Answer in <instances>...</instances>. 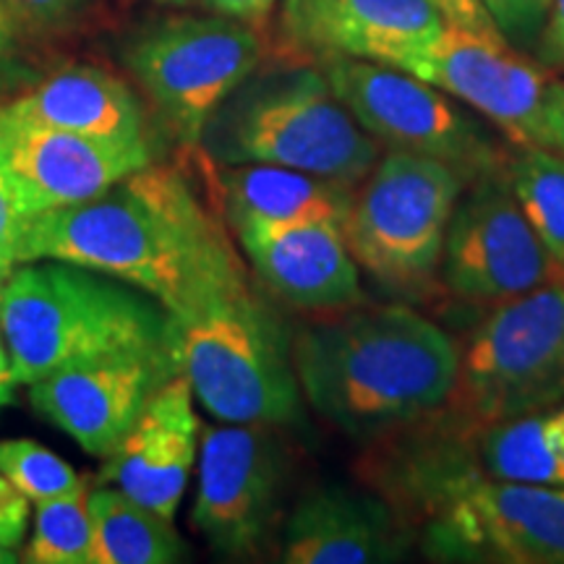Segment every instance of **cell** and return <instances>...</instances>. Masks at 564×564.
I'll return each instance as SVG.
<instances>
[{
	"label": "cell",
	"instance_id": "obj_1",
	"mask_svg": "<svg viewBox=\"0 0 564 564\" xmlns=\"http://www.w3.org/2000/svg\"><path fill=\"white\" fill-rule=\"evenodd\" d=\"M19 262H68L110 274L188 316L251 285L220 209L175 167L147 165L95 199L32 217Z\"/></svg>",
	"mask_w": 564,
	"mask_h": 564
},
{
	"label": "cell",
	"instance_id": "obj_2",
	"mask_svg": "<svg viewBox=\"0 0 564 564\" xmlns=\"http://www.w3.org/2000/svg\"><path fill=\"white\" fill-rule=\"evenodd\" d=\"M303 400L358 440L440 413L457 382V345L403 303L345 308L293 337Z\"/></svg>",
	"mask_w": 564,
	"mask_h": 564
},
{
	"label": "cell",
	"instance_id": "obj_3",
	"mask_svg": "<svg viewBox=\"0 0 564 564\" xmlns=\"http://www.w3.org/2000/svg\"><path fill=\"white\" fill-rule=\"evenodd\" d=\"M0 327L17 384L118 352H173L175 322L129 282L87 267L21 262L0 293Z\"/></svg>",
	"mask_w": 564,
	"mask_h": 564
},
{
	"label": "cell",
	"instance_id": "obj_4",
	"mask_svg": "<svg viewBox=\"0 0 564 564\" xmlns=\"http://www.w3.org/2000/svg\"><path fill=\"white\" fill-rule=\"evenodd\" d=\"M199 152L212 165H280L358 186L382 158L337 100L322 68H285L246 79L204 126Z\"/></svg>",
	"mask_w": 564,
	"mask_h": 564
},
{
	"label": "cell",
	"instance_id": "obj_5",
	"mask_svg": "<svg viewBox=\"0 0 564 564\" xmlns=\"http://www.w3.org/2000/svg\"><path fill=\"white\" fill-rule=\"evenodd\" d=\"M173 322L178 371L217 421L278 429L303 419L293 340L251 285Z\"/></svg>",
	"mask_w": 564,
	"mask_h": 564
},
{
	"label": "cell",
	"instance_id": "obj_6",
	"mask_svg": "<svg viewBox=\"0 0 564 564\" xmlns=\"http://www.w3.org/2000/svg\"><path fill=\"white\" fill-rule=\"evenodd\" d=\"M564 403V285H544L494 306L457 348L447 408L481 432Z\"/></svg>",
	"mask_w": 564,
	"mask_h": 564
},
{
	"label": "cell",
	"instance_id": "obj_7",
	"mask_svg": "<svg viewBox=\"0 0 564 564\" xmlns=\"http://www.w3.org/2000/svg\"><path fill=\"white\" fill-rule=\"evenodd\" d=\"M463 188L465 178L447 162L387 150L352 192L343 225L356 264L390 291L432 285Z\"/></svg>",
	"mask_w": 564,
	"mask_h": 564
},
{
	"label": "cell",
	"instance_id": "obj_8",
	"mask_svg": "<svg viewBox=\"0 0 564 564\" xmlns=\"http://www.w3.org/2000/svg\"><path fill=\"white\" fill-rule=\"evenodd\" d=\"M319 66L337 100L379 147L447 162L465 183L502 171L510 158L460 100L403 68L358 58H327Z\"/></svg>",
	"mask_w": 564,
	"mask_h": 564
},
{
	"label": "cell",
	"instance_id": "obj_9",
	"mask_svg": "<svg viewBox=\"0 0 564 564\" xmlns=\"http://www.w3.org/2000/svg\"><path fill=\"white\" fill-rule=\"evenodd\" d=\"M262 42L230 17H178L141 32L126 63L186 150H199L204 126L253 74Z\"/></svg>",
	"mask_w": 564,
	"mask_h": 564
},
{
	"label": "cell",
	"instance_id": "obj_10",
	"mask_svg": "<svg viewBox=\"0 0 564 564\" xmlns=\"http://www.w3.org/2000/svg\"><path fill=\"white\" fill-rule=\"evenodd\" d=\"M423 552L442 562L564 564V489L486 476L444 486L423 518Z\"/></svg>",
	"mask_w": 564,
	"mask_h": 564
},
{
	"label": "cell",
	"instance_id": "obj_11",
	"mask_svg": "<svg viewBox=\"0 0 564 564\" xmlns=\"http://www.w3.org/2000/svg\"><path fill=\"white\" fill-rule=\"evenodd\" d=\"M288 455L272 426L223 423L199 444V489L192 523L209 546L253 560L280 541L285 523Z\"/></svg>",
	"mask_w": 564,
	"mask_h": 564
},
{
	"label": "cell",
	"instance_id": "obj_12",
	"mask_svg": "<svg viewBox=\"0 0 564 564\" xmlns=\"http://www.w3.org/2000/svg\"><path fill=\"white\" fill-rule=\"evenodd\" d=\"M440 272L442 285L470 306L494 308L535 288L564 285V264L535 238L505 167L465 183L444 238Z\"/></svg>",
	"mask_w": 564,
	"mask_h": 564
},
{
	"label": "cell",
	"instance_id": "obj_13",
	"mask_svg": "<svg viewBox=\"0 0 564 564\" xmlns=\"http://www.w3.org/2000/svg\"><path fill=\"white\" fill-rule=\"evenodd\" d=\"M398 68L434 84L491 121L510 144L541 147V108L554 70L528 58L499 32L444 21Z\"/></svg>",
	"mask_w": 564,
	"mask_h": 564
},
{
	"label": "cell",
	"instance_id": "obj_14",
	"mask_svg": "<svg viewBox=\"0 0 564 564\" xmlns=\"http://www.w3.org/2000/svg\"><path fill=\"white\" fill-rule=\"evenodd\" d=\"M175 373L173 352H118L47 373L30 384V400L89 455L110 457Z\"/></svg>",
	"mask_w": 564,
	"mask_h": 564
},
{
	"label": "cell",
	"instance_id": "obj_15",
	"mask_svg": "<svg viewBox=\"0 0 564 564\" xmlns=\"http://www.w3.org/2000/svg\"><path fill=\"white\" fill-rule=\"evenodd\" d=\"M0 160L32 217L74 207L152 165L150 144H116L0 112Z\"/></svg>",
	"mask_w": 564,
	"mask_h": 564
},
{
	"label": "cell",
	"instance_id": "obj_16",
	"mask_svg": "<svg viewBox=\"0 0 564 564\" xmlns=\"http://www.w3.org/2000/svg\"><path fill=\"white\" fill-rule=\"evenodd\" d=\"M429 0H282L288 47L308 58H358L394 66L442 30Z\"/></svg>",
	"mask_w": 564,
	"mask_h": 564
},
{
	"label": "cell",
	"instance_id": "obj_17",
	"mask_svg": "<svg viewBox=\"0 0 564 564\" xmlns=\"http://www.w3.org/2000/svg\"><path fill=\"white\" fill-rule=\"evenodd\" d=\"M232 230L253 272L288 306L345 312L364 303L358 264L335 225L251 220Z\"/></svg>",
	"mask_w": 564,
	"mask_h": 564
},
{
	"label": "cell",
	"instance_id": "obj_18",
	"mask_svg": "<svg viewBox=\"0 0 564 564\" xmlns=\"http://www.w3.org/2000/svg\"><path fill=\"white\" fill-rule=\"evenodd\" d=\"M413 549V528L379 494L322 486L288 514L280 560L288 564H387Z\"/></svg>",
	"mask_w": 564,
	"mask_h": 564
},
{
	"label": "cell",
	"instance_id": "obj_19",
	"mask_svg": "<svg viewBox=\"0 0 564 564\" xmlns=\"http://www.w3.org/2000/svg\"><path fill=\"white\" fill-rule=\"evenodd\" d=\"M194 392L178 371L167 379L108 457L105 478L139 505L173 520L199 453Z\"/></svg>",
	"mask_w": 564,
	"mask_h": 564
},
{
	"label": "cell",
	"instance_id": "obj_20",
	"mask_svg": "<svg viewBox=\"0 0 564 564\" xmlns=\"http://www.w3.org/2000/svg\"><path fill=\"white\" fill-rule=\"evenodd\" d=\"M212 165V162H209ZM215 204L230 228L241 223H322L343 230L356 186L280 165H212Z\"/></svg>",
	"mask_w": 564,
	"mask_h": 564
},
{
	"label": "cell",
	"instance_id": "obj_21",
	"mask_svg": "<svg viewBox=\"0 0 564 564\" xmlns=\"http://www.w3.org/2000/svg\"><path fill=\"white\" fill-rule=\"evenodd\" d=\"M0 112L116 144H147L144 110L137 95L102 68L58 70L30 95L3 105Z\"/></svg>",
	"mask_w": 564,
	"mask_h": 564
},
{
	"label": "cell",
	"instance_id": "obj_22",
	"mask_svg": "<svg viewBox=\"0 0 564 564\" xmlns=\"http://www.w3.org/2000/svg\"><path fill=\"white\" fill-rule=\"evenodd\" d=\"M476 449L486 476L564 489V403L481 429Z\"/></svg>",
	"mask_w": 564,
	"mask_h": 564
},
{
	"label": "cell",
	"instance_id": "obj_23",
	"mask_svg": "<svg viewBox=\"0 0 564 564\" xmlns=\"http://www.w3.org/2000/svg\"><path fill=\"white\" fill-rule=\"evenodd\" d=\"M89 564H173L186 560L173 520L139 505L121 489L89 494Z\"/></svg>",
	"mask_w": 564,
	"mask_h": 564
},
{
	"label": "cell",
	"instance_id": "obj_24",
	"mask_svg": "<svg viewBox=\"0 0 564 564\" xmlns=\"http://www.w3.org/2000/svg\"><path fill=\"white\" fill-rule=\"evenodd\" d=\"M505 175L535 238L564 264V154L523 147L507 158Z\"/></svg>",
	"mask_w": 564,
	"mask_h": 564
},
{
	"label": "cell",
	"instance_id": "obj_25",
	"mask_svg": "<svg viewBox=\"0 0 564 564\" xmlns=\"http://www.w3.org/2000/svg\"><path fill=\"white\" fill-rule=\"evenodd\" d=\"M91 514L89 491L40 502L24 562L32 564H89Z\"/></svg>",
	"mask_w": 564,
	"mask_h": 564
},
{
	"label": "cell",
	"instance_id": "obj_26",
	"mask_svg": "<svg viewBox=\"0 0 564 564\" xmlns=\"http://www.w3.org/2000/svg\"><path fill=\"white\" fill-rule=\"evenodd\" d=\"M0 470L34 505L87 489L66 460L32 440L0 442Z\"/></svg>",
	"mask_w": 564,
	"mask_h": 564
},
{
	"label": "cell",
	"instance_id": "obj_27",
	"mask_svg": "<svg viewBox=\"0 0 564 564\" xmlns=\"http://www.w3.org/2000/svg\"><path fill=\"white\" fill-rule=\"evenodd\" d=\"M552 3L554 0H481L499 34L518 51L535 47Z\"/></svg>",
	"mask_w": 564,
	"mask_h": 564
},
{
	"label": "cell",
	"instance_id": "obj_28",
	"mask_svg": "<svg viewBox=\"0 0 564 564\" xmlns=\"http://www.w3.org/2000/svg\"><path fill=\"white\" fill-rule=\"evenodd\" d=\"M30 525V499L0 470V546L19 549Z\"/></svg>",
	"mask_w": 564,
	"mask_h": 564
},
{
	"label": "cell",
	"instance_id": "obj_29",
	"mask_svg": "<svg viewBox=\"0 0 564 564\" xmlns=\"http://www.w3.org/2000/svg\"><path fill=\"white\" fill-rule=\"evenodd\" d=\"M30 223L32 215L24 209V204H21L17 186H13L11 181V173L6 171L3 160H0V249H9L17 253L21 236H24L26 225Z\"/></svg>",
	"mask_w": 564,
	"mask_h": 564
},
{
	"label": "cell",
	"instance_id": "obj_30",
	"mask_svg": "<svg viewBox=\"0 0 564 564\" xmlns=\"http://www.w3.org/2000/svg\"><path fill=\"white\" fill-rule=\"evenodd\" d=\"M541 147L564 154V82L552 79L541 108Z\"/></svg>",
	"mask_w": 564,
	"mask_h": 564
},
{
	"label": "cell",
	"instance_id": "obj_31",
	"mask_svg": "<svg viewBox=\"0 0 564 564\" xmlns=\"http://www.w3.org/2000/svg\"><path fill=\"white\" fill-rule=\"evenodd\" d=\"M535 58L552 70H564V0H554L541 37L535 42Z\"/></svg>",
	"mask_w": 564,
	"mask_h": 564
},
{
	"label": "cell",
	"instance_id": "obj_32",
	"mask_svg": "<svg viewBox=\"0 0 564 564\" xmlns=\"http://www.w3.org/2000/svg\"><path fill=\"white\" fill-rule=\"evenodd\" d=\"M429 3L442 13L444 21H449V24H460L468 26V30L481 32H499L481 6V0H429Z\"/></svg>",
	"mask_w": 564,
	"mask_h": 564
},
{
	"label": "cell",
	"instance_id": "obj_33",
	"mask_svg": "<svg viewBox=\"0 0 564 564\" xmlns=\"http://www.w3.org/2000/svg\"><path fill=\"white\" fill-rule=\"evenodd\" d=\"M13 9L24 13L34 24H61L79 11L84 0H9Z\"/></svg>",
	"mask_w": 564,
	"mask_h": 564
},
{
	"label": "cell",
	"instance_id": "obj_34",
	"mask_svg": "<svg viewBox=\"0 0 564 564\" xmlns=\"http://www.w3.org/2000/svg\"><path fill=\"white\" fill-rule=\"evenodd\" d=\"M209 6L220 11L223 17L238 21H259L270 13L274 0H209Z\"/></svg>",
	"mask_w": 564,
	"mask_h": 564
},
{
	"label": "cell",
	"instance_id": "obj_35",
	"mask_svg": "<svg viewBox=\"0 0 564 564\" xmlns=\"http://www.w3.org/2000/svg\"><path fill=\"white\" fill-rule=\"evenodd\" d=\"M13 390H17V377H13L9 345H6L3 327H0V408L13 403Z\"/></svg>",
	"mask_w": 564,
	"mask_h": 564
},
{
	"label": "cell",
	"instance_id": "obj_36",
	"mask_svg": "<svg viewBox=\"0 0 564 564\" xmlns=\"http://www.w3.org/2000/svg\"><path fill=\"white\" fill-rule=\"evenodd\" d=\"M21 262L17 259V253L9 251V249H0V293L6 291V285H9L11 274L17 272V267Z\"/></svg>",
	"mask_w": 564,
	"mask_h": 564
},
{
	"label": "cell",
	"instance_id": "obj_37",
	"mask_svg": "<svg viewBox=\"0 0 564 564\" xmlns=\"http://www.w3.org/2000/svg\"><path fill=\"white\" fill-rule=\"evenodd\" d=\"M11 47V24L6 19H0V66H3L6 55H9Z\"/></svg>",
	"mask_w": 564,
	"mask_h": 564
},
{
	"label": "cell",
	"instance_id": "obj_38",
	"mask_svg": "<svg viewBox=\"0 0 564 564\" xmlns=\"http://www.w3.org/2000/svg\"><path fill=\"white\" fill-rule=\"evenodd\" d=\"M13 562H17V554H13L11 549L0 546V564H13Z\"/></svg>",
	"mask_w": 564,
	"mask_h": 564
},
{
	"label": "cell",
	"instance_id": "obj_39",
	"mask_svg": "<svg viewBox=\"0 0 564 564\" xmlns=\"http://www.w3.org/2000/svg\"><path fill=\"white\" fill-rule=\"evenodd\" d=\"M0 19L9 21V0H0Z\"/></svg>",
	"mask_w": 564,
	"mask_h": 564
},
{
	"label": "cell",
	"instance_id": "obj_40",
	"mask_svg": "<svg viewBox=\"0 0 564 564\" xmlns=\"http://www.w3.org/2000/svg\"><path fill=\"white\" fill-rule=\"evenodd\" d=\"M167 3H186V0H167Z\"/></svg>",
	"mask_w": 564,
	"mask_h": 564
}]
</instances>
